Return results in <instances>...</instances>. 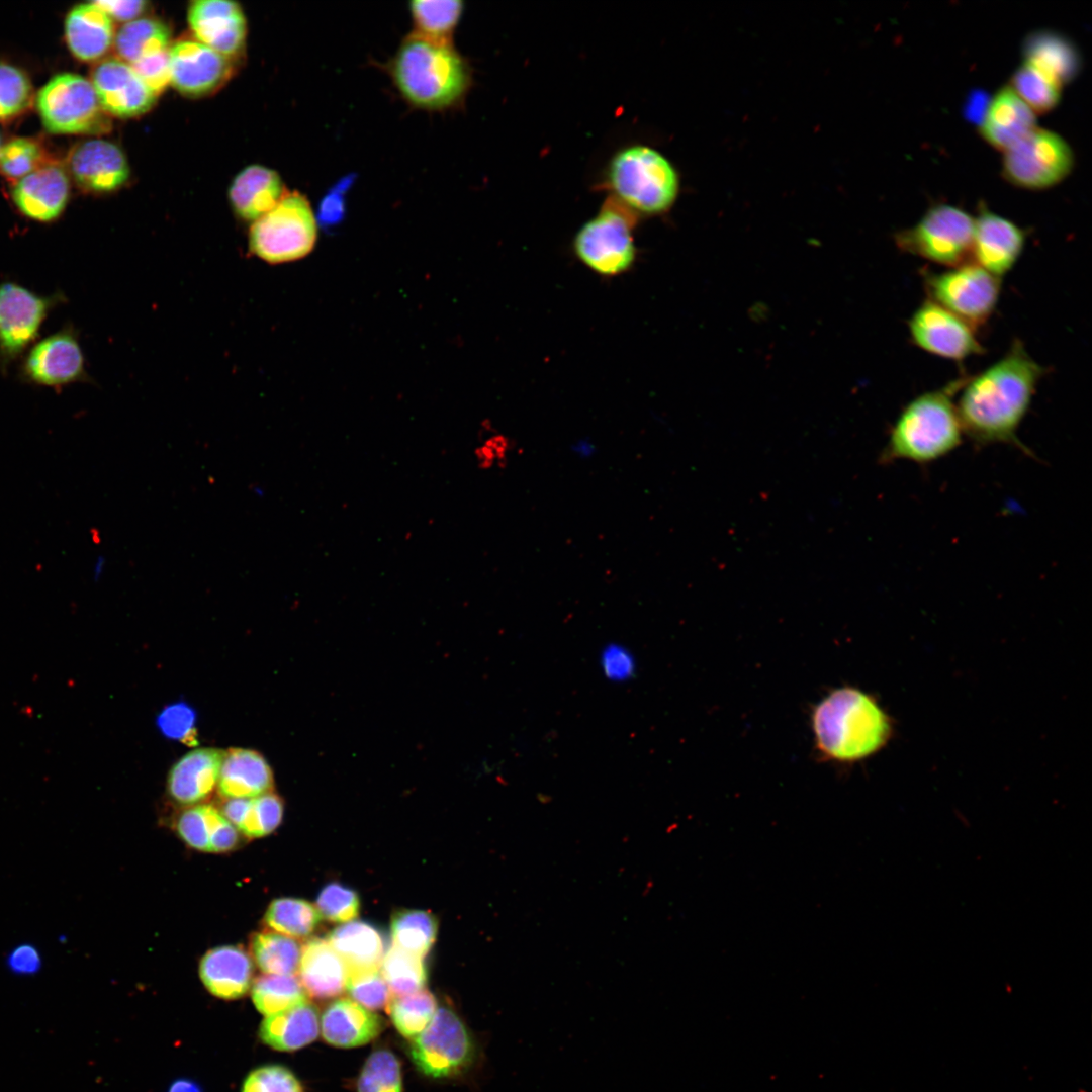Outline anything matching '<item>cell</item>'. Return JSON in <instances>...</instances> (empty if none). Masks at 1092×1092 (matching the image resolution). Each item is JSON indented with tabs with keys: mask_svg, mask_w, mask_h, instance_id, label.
Masks as SVG:
<instances>
[{
	"mask_svg": "<svg viewBox=\"0 0 1092 1092\" xmlns=\"http://www.w3.org/2000/svg\"><path fill=\"white\" fill-rule=\"evenodd\" d=\"M94 3L112 20L124 23L141 18L149 10V2L144 0H102Z\"/></svg>",
	"mask_w": 1092,
	"mask_h": 1092,
	"instance_id": "obj_53",
	"label": "cell"
},
{
	"mask_svg": "<svg viewBox=\"0 0 1092 1092\" xmlns=\"http://www.w3.org/2000/svg\"><path fill=\"white\" fill-rule=\"evenodd\" d=\"M965 378L954 379L908 402L890 431L881 461L927 464L954 451L964 435L954 397Z\"/></svg>",
	"mask_w": 1092,
	"mask_h": 1092,
	"instance_id": "obj_4",
	"label": "cell"
},
{
	"mask_svg": "<svg viewBox=\"0 0 1092 1092\" xmlns=\"http://www.w3.org/2000/svg\"><path fill=\"white\" fill-rule=\"evenodd\" d=\"M300 944L274 931L256 932L250 939L253 962L265 974L294 975L301 958Z\"/></svg>",
	"mask_w": 1092,
	"mask_h": 1092,
	"instance_id": "obj_35",
	"label": "cell"
},
{
	"mask_svg": "<svg viewBox=\"0 0 1092 1092\" xmlns=\"http://www.w3.org/2000/svg\"><path fill=\"white\" fill-rule=\"evenodd\" d=\"M1024 62L1062 85L1072 81L1080 69L1075 46L1059 33L1041 30L1030 33L1023 46Z\"/></svg>",
	"mask_w": 1092,
	"mask_h": 1092,
	"instance_id": "obj_32",
	"label": "cell"
},
{
	"mask_svg": "<svg viewBox=\"0 0 1092 1092\" xmlns=\"http://www.w3.org/2000/svg\"><path fill=\"white\" fill-rule=\"evenodd\" d=\"M390 928L394 946L424 958L436 939L438 923L427 911L401 910L393 915Z\"/></svg>",
	"mask_w": 1092,
	"mask_h": 1092,
	"instance_id": "obj_38",
	"label": "cell"
},
{
	"mask_svg": "<svg viewBox=\"0 0 1092 1092\" xmlns=\"http://www.w3.org/2000/svg\"><path fill=\"white\" fill-rule=\"evenodd\" d=\"M572 453L579 459H589L597 453V446L586 439H580L571 445Z\"/></svg>",
	"mask_w": 1092,
	"mask_h": 1092,
	"instance_id": "obj_57",
	"label": "cell"
},
{
	"mask_svg": "<svg viewBox=\"0 0 1092 1092\" xmlns=\"http://www.w3.org/2000/svg\"><path fill=\"white\" fill-rule=\"evenodd\" d=\"M0 149H1V147H0Z\"/></svg>",
	"mask_w": 1092,
	"mask_h": 1092,
	"instance_id": "obj_59",
	"label": "cell"
},
{
	"mask_svg": "<svg viewBox=\"0 0 1092 1092\" xmlns=\"http://www.w3.org/2000/svg\"><path fill=\"white\" fill-rule=\"evenodd\" d=\"M357 1092H402L401 1067L388 1050H378L366 1060L357 1080Z\"/></svg>",
	"mask_w": 1092,
	"mask_h": 1092,
	"instance_id": "obj_42",
	"label": "cell"
},
{
	"mask_svg": "<svg viewBox=\"0 0 1092 1092\" xmlns=\"http://www.w3.org/2000/svg\"><path fill=\"white\" fill-rule=\"evenodd\" d=\"M414 33L452 42V35L462 17L464 4L459 0H415L408 4Z\"/></svg>",
	"mask_w": 1092,
	"mask_h": 1092,
	"instance_id": "obj_34",
	"label": "cell"
},
{
	"mask_svg": "<svg viewBox=\"0 0 1092 1092\" xmlns=\"http://www.w3.org/2000/svg\"><path fill=\"white\" fill-rule=\"evenodd\" d=\"M171 31L157 18L141 17L123 23L115 33L113 48L119 59L130 66L170 50Z\"/></svg>",
	"mask_w": 1092,
	"mask_h": 1092,
	"instance_id": "obj_33",
	"label": "cell"
},
{
	"mask_svg": "<svg viewBox=\"0 0 1092 1092\" xmlns=\"http://www.w3.org/2000/svg\"><path fill=\"white\" fill-rule=\"evenodd\" d=\"M22 372L28 381L49 387L83 380L85 360L75 333L64 329L35 343L24 358Z\"/></svg>",
	"mask_w": 1092,
	"mask_h": 1092,
	"instance_id": "obj_17",
	"label": "cell"
},
{
	"mask_svg": "<svg viewBox=\"0 0 1092 1092\" xmlns=\"http://www.w3.org/2000/svg\"><path fill=\"white\" fill-rule=\"evenodd\" d=\"M32 87L17 67L0 62V120L10 119L30 104Z\"/></svg>",
	"mask_w": 1092,
	"mask_h": 1092,
	"instance_id": "obj_45",
	"label": "cell"
},
{
	"mask_svg": "<svg viewBox=\"0 0 1092 1092\" xmlns=\"http://www.w3.org/2000/svg\"><path fill=\"white\" fill-rule=\"evenodd\" d=\"M43 151L31 139L17 138L0 149V172L11 179H21L43 165Z\"/></svg>",
	"mask_w": 1092,
	"mask_h": 1092,
	"instance_id": "obj_46",
	"label": "cell"
},
{
	"mask_svg": "<svg viewBox=\"0 0 1092 1092\" xmlns=\"http://www.w3.org/2000/svg\"><path fill=\"white\" fill-rule=\"evenodd\" d=\"M283 817L282 799L269 792L250 798L246 814L238 830L249 838H258L272 833Z\"/></svg>",
	"mask_w": 1092,
	"mask_h": 1092,
	"instance_id": "obj_44",
	"label": "cell"
},
{
	"mask_svg": "<svg viewBox=\"0 0 1092 1092\" xmlns=\"http://www.w3.org/2000/svg\"><path fill=\"white\" fill-rule=\"evenodd\" d=\"M90 82L105 113L119 118L145 114L158 98L129 64L115 57L99 61Z\"/></svg>",
	"mask_w": 1092,
	"mask_h": 1092,
	"instance_id": "obj_16",
	"label": "cell"
},
{
	"mask_svg": "<svg viewBox=\"0 0 1092 1092\" xmlns=\"http://www.w3.org/2000/svg\"><path fill=\"white\" fill-rule=\"evenodd\" d=\"M414 1064L426 1076L445 1078L470 1069L478 1058L476 1043L459 1016L437 1009L426 1028L411 1044Z\"/></svg>",
	"mask_w": 1092,
	"mask_h": 1092,
	"instance_id": "obj_11",
	"label": "cell"
},
{
	"mask_svg": "<svg viewBox=\"0 0 1092 1092\" xmlns=\"http://www.w3.org/2000/svg\"><path fill=\"white\" fill-rule=\"evenodd\" d=\"M67 167L79 187L94 193L112 192L130 175L124 152L101 139L78 143L69 153Z\"/></svg>",
	"mask_w": 1092,
	"mask_h": 1092,
	"instance_id": "obj_19",
	"label": "cell"
},
{
	"mask_svg": "<svg viewBox=\"0 0 1092 1092\" xmlns=\"http://www.w3.org/2000/svg\"><path fill=\"white\" fill-rule=\"evenodd\" d=\"M599 666L604 677L614 684L630 681L637 672L634 654L627 646L618 642H610L601 649Z\"/></svg>",
	"mask_w": 1092,
	"mask_h": 1092,
	"instance_id": "obj_51",
	"label": "cell"
},
{
	"mask_svg": "<svg viewBox=\"0 0 1092 1092\" xmlns=\"http://www.w3.org/2000/svg\"><path fill=\"white\" fill-rule=\"evenodd\" d=\"M974 217L950 204L930 207L912 226L895 235L899 250L956 267L972 261Z\"/></svg>",
	"mask_w": 1092,
	"mask_h": 1092,
	"instance_id": "obj_7",
	"label": "cell"
},
{
	"mask_svg": "<svg viewBox=\"0 0 1092 1092\" xmlns=\"http://www.w3.org/2000/svg\"><path fill=\"white\" fill-rule=\"evenodd\" d=\"M604 186L610 199L636 216H652L672 207L680 182L675 167L661 152L648 145L632 144L611 157Z\"/></svg>",
	"mask_w": 1092,
	"mask_h": 1092,
	"instance_id": "obj_5",
	"label": "cell"
},
{
	"mask_svg": "<svg viewBox=\"0 0 1092 1092\" xmlns=\"http://www.w3.org/2000/svg\"><path fill=\"white\" fill-rule=\"evenodd\" d=\"M241 1092H304L300 1081L286 1067L270 1064L252 1070Z\"/></svg>",
	"mask_w": 1092,
	"mask_h": 1092,
	"instance_id": "obj_49",
	"label": "cell"
},
{
	"mask_svg": "<svg viewBox=\"0 0 1092 1092\" xmlns=\"http://www.w3.org/2000/svg\"><path fill=\"white\" fill-rule=\"evenodd\" d=\"M513 449L514 445L509 437L492 433L475 446L474 461L481 470L500 468L509 461Z\"/></svg>",
	"mask_w": 1092,
	"mask_h": 1092,
	"instance_id": "obj_52",
	"label": "cell"
},
{
	"mask_svg": "<svg viewBox=\"0 0 1092 1092\" xmlns=\"http://www.w3.org/2000/svg\"><path fill=\"white\" fill-rule=\"evenodd\" d=\"M400 97L413 108L442 112L463 102L472 84L468 61L450 41L411 33L387 64Z\"/></svg>",
	"mask_w": 1092,
	"mask_h": 1092,
	"instance_id": "obj_2",
	"label": "cell"
},
{
	"mask_svg": "<svg viewBox=\"0 0 1092 1092\" xmlns=\"http://www.w3.org/2000/svg\"><path fill=\"white\" fill-rule=\"evenodd\" d=\"M36 106L53 133L99 134L111 127L91 82L78 74L54 76L38 92Z\"/></svg>",
	"mask_w": 1092,
	"mask_h": 1092,
	"instance_id": "obj_9",
	"label": "cell"
},
{
	"mask_svg": "<svg viewBox=\"0 0 1092 1092\" xmlns=\"http://www.w3.org/2000/svg\"><path fill=\"white\" fill-rule=\"evenodd\" d=\"M167 1092H203L201 1086L189 1078H180L172 1082Z\"/></svg>",
	"mask_w": 1092,
	"mask_h": 1092,
	"instance_id": "obj_58",
	"label": "cell"
},
{
	"mask_svg": "<svg viewBox=\"0 0 1092 1092\" xmlns=\"http://www.w3.org/2000/svg\"><path fill=\"white\" fill-rule=\"evenodd\" d=\"M233 60L194 37H183L169 50L170 84L189 97L209 95L233 74Z\"/></svg>",
	"mask_w": 1092,
	"mask_h": 1092,
	"instance_id": "obj_15",
	"label": "cell"
},
{
	"mask_svg": "<svg viewBox=\"0 0 1092 1092\" xmlns=\"http://www.w3.org/2000/svg\"><path fill=\"white\" fill-rule=\"evenodd\" d=\"M216 788L222 799L255 798L272 792L273 771L261 753L230 748L224 751Z\"/></svg>",
	"mask_w": 1092,
	"mask_h": 1092,
	"instance_id": "obj_27",
	"label": "cell"
},
{
	"mask_svg": "<svg viewBox=\"0 0 1092 1092\" xmlns=\"http://www.w3.org/2000/svg\"><path fill=\"white\" fill-rule=\"evenodd\" d=\"M387 1010L397 1031L407 1038L421 1033L437 1011L434 995L422 989L403 996H394L387 1005Z\"/></svg>",
	"mask_w": 1092,
	"mask_h": 1092,
	"instance_id": "obj_40",
	"label": "cell"
},
{
	"mask_svg": "<svg viewBox=\"0 0 1092 1092\" xmlns=\"http://www.w3.org/2000/svg\"><path fill=\"white\" fill-rule=\"evenodd\" d=\"M1073 165L1069 144L1057 132L1036 126L1004 152L1002 170L1011 184L1040 190L1060 183Z\"/></svg>",
	"mask_w": 1092,
	"mask_h": 1092,
	"instance_id": "obj_12",
	"label": "cell"
},
{
	"mask_svg": "<svg viewBox=\"0 0 1092 1092\" xmlns=\"http://www.w3.org/2000/svg\"><path fill=\"white\" fill-rule=\"evenodd\" d=\"M187 21L193 37L233 60L246 43L247 20L239 3L196 0L189 4Z\"/></svg>",
	"mask_w": 1092,
	"mask_h": 1092,
	"instance_id": "obj_18",
	"label": "cell"
},
{
	"mask_svg": "<svg viewBox=\"0 0 1092 1092\" xmlns=\"http://www.w3.org/2000/svg\"><path fill=\"white\" fill-rule=\"evenodd\" d=\"M69 189L66 171L57 164H43L17 181L12 198L24 216L48 222L64 211Z\"/></svg>",
	"mask_w": 1092,
	"mask_h": 1092,
	"instance_id": "obj_21",
	"label": "cell"
},
{
	"mask_svg": "<svg viewBox=\"0 0 1092 1092\" xmlns=\"http://www.w3.org/2000/svg\"><path fill=\"white\" fill-rule=\"evenodd\" d=\"M352 1000L369 1010L386 1008L392 993L379 971L348 977L347 987Z\"/></svg>",
	"mask_w": 1092,
	"mask_h": 1092,
	"instance_id": "obj_50",
	"label": "cell"
},
{
	"mask_svg": "<svg viewBox=\"0 0 1092 1092\" xmlns=\"http://www.w3.org/2000/svg\"><path fill=\"white\" fill-rule=\"evenodd\" d=\"M344 211V200L340 192H331L320 204L317 221L325 228L334 226L343 218Z\"/></svg>",
	"mask_w": 1092,
	"mask_h": 1092,
	"instance_id": "obj_56",
	"label": "cell"
},
{
	"mask_svg": "<svg viewBox=\"0 0 1092 1092\" xmlns=\"http://www.w3.org/2000/svg\"><path fill=\"white\" fill-rule=\"evenodd\" d=\"M57 297L41 296L13 282L0 283V357L9 362L37 338Z\"/></svg>",
	"mask_w": 1092,
	"mask_h": 1092,
	"instance_id": "obj_14",
	"label": "cell"
},
{
	"mask_svg": "<svg viewBox=\"0 0 1092 1092\" xmlns=\"http://www.w3.org/2000/svg\"><path fill=\"white\" fill-rule=\"evenodd\" d=\"M637 216L608 198L598 213L578 230L576 256L592 270L614 276L628 270L636 257L633 231Z\"/></svg>",
	"mask_w": 1092,
	"mask_h": 1092,
	"instance_id": "obj_8",
	"label": "cell"
},
{
	"mask_svg": "<svg viewBox=\"0 0 1092 1092\" xmlns=\"http://www.w3.org/2000/svg\"><path fill=\"white\" fill-rule=\"evenodd\" d=\"M257 1010L268 1016L307 1001L301 982L294 975L264 974L251 986Z\"/></svg>",
	"mask_w": 1092,
	"mask_h": 1092,
	"instance_id": "obj_36",
	"label": "cell"
},
{
	"mask_svg": "<svg viewBox=\"0 0 1092 1092\" xmlns=\"http://www.w3.org/2000/svg\"><path fill=\"white\" fill-rule=\"evenodd\" d=\"M324 1039L338 1048H355L368 1043L383 1029L379 1015L349 998L332 1002L320 1020Z\"/></svg>",
	"mask_w": 1092,
	"mask_h": 1092,
	"instance_id": "obj_26",
	"label": "cell"
},
{
	"mask_svg": "<svg viewBox=\"0 0 1092 1092\" xmlns=\"http://www.w3.org/2000/svg\"><path fill=\"white\" fill-rule=\"evenodd\" d=\"M908 329L918 348L944 359L963 361L984 352L975 328L929 299L914 310Z\"/></svg>",
	"mask_w": 1092,
	"mask_h": 1092,
	"instance_id": "obj_13",
	"label": "cell"
},
{
	"mask_svg": "<svg viewBox=\"0 0 1092 1092\" xmlns=\"http://www.w3.org/2000/svg\"><path fill=\"white\" fill-rule=\"evenodd\" d=\"M341 957L348 977L378 971L383 959V939L369 923L351 921L336 927L327 939Z\"/></svg>",
	"mask_w": 1092,
	"mask_h": 1092,
	"instance_id": "obj_31",
	"label": "cell"
},
{
	"mask_svg": "<svg viewBox=\"0 0 1092 1092\" xmlns=\"http://www.w3.org/2000/svg\"><path fill=\"white\" fill-rule=\"evenodd\" d=\"M321 920V915L311 903L296 898L273 900L264 916V924L271 931L291 938H303L310 935Z\"/></svg>",
	"mask_w": 1092,
	"mask_h": 1092,
	"instance_id": "obj_37",
	"label": "cell"
},
{
	"mask_svg": "<svg viewBox=\"0 0 1092 1092\" xmlns=\"http://www.w3.org/2000/svg\"><path fill=\"white\" fill-rule=\"evenodd\" d=\"M40 956L32 945H20L13 949L8 957V965L11 970L22 974H31L40 967Z\"/></svg>",
	"mask_w": 1092,
	"mask_h": 1092,
	"instance_id": "obj_55",
	"label": "cell"
},
{
	"mask_svg": "<svg viewBox=\"0 0 1092 1092\" xmlns=\"http://www.w3.org/2000/svg\"><path fill=\"white\" fill-rule=\"evenodd\" d=\"M316 909L326 920L348 922L354 919L360 909L358 894L341 884L331 883L318 894Z\"/></svg>",
	"mask_w": 1092,
	"mask_h": 1092,
	"instance_id": "obj_48",
	"label": "cell"
},
{
	"mask_svg": "<svg viewBox=\"0 0 1092 1092\" xmlns=\"http://www.w3.org/2000/svg\"><path fill=\"white\" fill-rule=\"evenodd\" d=\"M224 751L213 747L196 748L179 758L167 778L171 799L184 806L207 800L217 787Z\"/></svg>",
	"mask_w": 1092,
	"mask_h": 1092,
	"instance_id": "obj_22",
	"label": "cell"
},
{
	"mask_svg": "<svg viewBox=\"0 0 1092 1092\" xmlns=\"http://www.w3.org/2000/svg\"><path fill=\"white\" fill-rule=\"evenodd\" d=\"M1010 87L1034 113L1051 111L1061 98V86L1026 62L1013 73Z\"/></svg>",
	"mask_w": 1092,
	"mask_h": 1092,
	"instance_id": "obj_41",
	"label": "cell"
},
{
	"mask_svg": "<svg viewBox=\"0 0 1092 1092\" xmlns=\"http://www.w3.org/2000/svg\"><path fill=\"white\" fill-rule=\"evenodd\" d=\"M316 225L308 199L298 191H287L270 211L252 222L249 249L271 264L303 258L314 247Z\"/></svg>",
	"mask_w": 1092,
	"mask_h": 1092,
	"instance_id": "obj_6",
	"label": "cell"
},
{
	"mask_svg": "<svg viewBox=\"0 0 1092 1092\" xmlns=\"http://www.w3.org/2000/svg\"><path fill=\"white\" fill-rule=\"evenodd\" d=\"M1035 127V113L1010 86H1004L988 103L979 131L989 145L1005 152Z\"/></svg>",
	"mask_w": 1092,
	"mask_h": 1092,
	"instance_id": "obj_23",
	"label": "cell"
},
{
	"mask_svg": "<svg viewBox=\"0 0 1092 1092\" xmlns=\"http://www.w3.org/2000/svg\"><path fill=\"white\" fill-rule=\"evenodd\" d=\"M1025 242L1020 226L985 206L974 217L972 260L999 278L1016 264Z\"/></svg>",
	"mask_w": 1092,
	"mask_h": 1092,
	"instance_id": "obj_20",
	"label": "cell"
},
{
	"mask_svg": "<svg viewBox=\"0 0 1092 1092\" xmlns=\"http://www.w3.org/2000/svg\"><path fill=\"white\" fill-rule=\"evenodd\" d=\"M815 745L826 760L851 763L871 756L889 741V716L871 695L851 687L832 691L813 709Z\"/></svg>",
	"mask_w": 1092,
	"mask_h": 1092,
	"instance_id": "obj_3",
	"label": "cell"
},
{
	"mask_svg": "<svg viewBox=\"0 0 1092 1092\" xmlns=\"http://www.w3.org/2000/svg\"><path fill=\"white\" fill-rule=\"evenodd\" d=\"M239 840L238 829L222 816L211 835L208 852H228L238 845Z\"/></svg>",
	"mask_w": 1092,
	"mask_h": 1092,
	"instance_id": "obj_54",
	"label": "cell"
},
{
	"mask_svg": "<svg viewBox=\"0 0 1092 1092\" xmlns=\"http://www.w3.org/2000/svg\"><path fill=\"white\" fill-rule=\"evenodd\" d=\"M196 723L195 709L184 701L168 704L156 717V726L164 737L187 745L198 742Z\"/></svg>",
	"mask_w": 1092,
	"mask_h": 1092,
	"instance_id": "obj_47",
	"label": "cell"
},
{
	"mask_svg": "<svg viewBox=\"0 0 1092 1092\" xmlns=\"http://www.w3.org/2000/svg\"><path fill=\"white\" fill-rule=\"evenodd\" d=\"M923 275L928 299L975 329L984 325L997 306L1001 278L974 261Z\"/></svg>",
	"mask_w": 1092,
	"mask_h": 1092,
	"instance_id": "obj_10",
	"label": "cell"
},
{
	"mask_svg": "<svg viewBox=\"0 0 1092 1092\" xmlns=\"http://www.w3.org/2000/svg\"><path fill=\"white\" fill-rule=\"evenodd\" d=\"M380 973L394 996H403L420 991L427 982V971L423 958L394 945L383 956Z\"/></svg>",
	"mask_w": 1092,
	"mask_h": 1092,
	"instance_id": "obj_39",
	"label": "cell"
},
{
	"mask_svg": "<svg viewBox=\"0 0 1092 1092\" xmlns=\"http://www.w3.org/2000/svg\"><path fill=\"white\" fill-rule=\"evenodd\" d=\"M287 191L276 171L255 164L235 176L229 188V200L238 217L254 222L270 211Z\"/></svg>",
	"mask_w": 1092,
	"mask_h": 1092,
	"instance_id": "obj_25",
	"label": "cell"
},
{
	"mask_svg": "<svg viewBox=\"0 0 1092 1092\" xmlns=\"http://www.w3.org/2000/svg\"><path fill=\"white\" fill-rule=\"evenodd\" d=\"M298 971L305 992L314 998L336 997L347 987L346 965L327 939L312 938L303 945Z\"/></svg>",
	"mask_w": 1092,
	"mask_h": 1092,
	"instance_id": "obj_29",
	"label": "cell"
},
{
	"mask_svg": "<svg viewBox=\"0 0 1092 1092\" xmlns=\"http://www.w3.org/2000/svg\"><path fill=\"white\" fill-rule=\"evenodd\" d=\"M1045 368L1020 340L996 362L965 378L956 403L963 433L979 445L1008 444L1028 450L1018 439Z\"/></svg>",
	"mask_w": 1092,
	"mask_h": 1092,
	"instance_id": "obj_1",
	"label": "cell"
},
{
	"mask_svg": "<svg viewBox=\"0 0 1092 1092\" xmlns=\"http://www.w3.org/2000/svg\"><path fill=\"white\" fill-rule=\"evenodd\" d=\"M218 808L198 804L183 810L177 817L175 828L179 837L191 848L209 850L211 835L222 818Z\"/></svg>",
	"mask_w": 1092,
	"mask_h": 1092,
	"instance_id": "obj_43",
	"label": "cell"
},
{
	"mask_svg": "<svg viewBox=\"0 0 1092 1092\" xmlns=\"http://www.w3.org/2000/svg\"><path fill=\"white\" fill-rule=\"evenodd\" d=\"M318 1032L317 1009L307 1000L266 1016L258 1034L261 1041L273 1050L293 1052L311 1043Z\"/></svg>",
	"mask_w": 1092,
	"mask_h": 1092,
	"instance_id": "obj_30",
	"label": "cell"
},
{
	"mask_svg": "<svg viewBox=\"0 0 1092 1092\" xmlns=\"http://www.w3.org/2000/svg\"><path fill=\"white\" fill-rule=\"evenodd\" d=\"M112 18L94 2L74 7L65 21V36L72 54L93 62L105 56L114 43Z\"/></svg>",
	"mask_w": 1092,
	"mask_h": 1092,
	"instance_id": "obj_28",
	"label": "cell"
},
{
	"mask_svg": "<svg viewBox=\"0 0 1092 1092\" xmlns=\"http://www.w3.org/2000/svg\"><path fill=\"white\" fill-rule=\"evenodd\" d=\"M254 966L241 946L223 945L208 950L200 961L199 976L213 996L234 1000L246 995L253 983Z\"/></svg>",
	"mask_w": 1092,
	"mask_h": 1092,
	"instance_id": "obj_24",
	"label": "cell"
}]
</instances>
